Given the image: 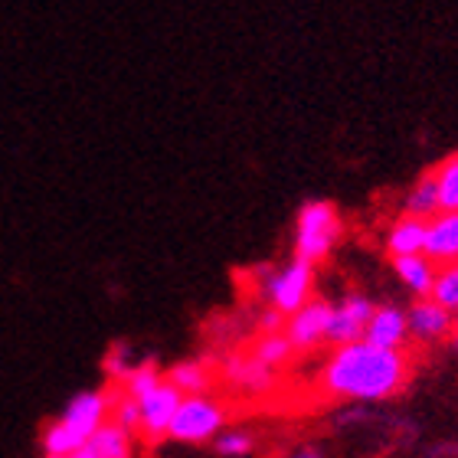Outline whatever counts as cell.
I'll return each instance as SVG.
<instances>
[{
  "label": "cell",
  "mask_w": 458,
  "mask_h": 458,
  "mask_svg": "<svg viewBox=\"0 0 458 458\" xmlns=\"http://www.w3.org/2000/svg\"><path fill=\"white\" fill-rule=\"evenodd\" d=\"M410 383V357L403 347H380V344L351 341L337 344L321 370V386L335 400H390Z\"/></svg>",
  "instance_id": "6da1fadb"
},
{
  "label": "cell",
  "mask_w": 458,
  "mask_h": 458,
  "mask_svg": "<svg viewBox=\"0 0 458 458\" xmlns=\"http://www.w3.org/2000/svg\"><path fill=\"white\" fill-rule=\"evenodd\" d=\"M331 315H335V308L327 301H311V298L298 311H292L285 335L288 341L295 344V351H308V347H318L321 341H327Z\"/></svg>",
  "instance_id": "52a82bcc"
},
{
  "label": "cell",
  "mask_w": 458,
  "mask_h": 458,
  "mask_svg": "<svg viewBox=\"0 0 458 458\" xmlns=\"http://www.w3.org/2000/svg\"><path fill=\"white\" fill-rule=\"evenodd\" d=\"M187 393L181 386H174L171 380H161L148 396H141V436L148 442H161L167 439V429H171V420L181 400Z\"/></svg>",
  "instance_id": "8992f818"
},
{
  "label": "cell",
  "mask_w": 458,
  "mask_h": 458,
  "mask_svg": "<svg viewBox=\"0 0 458 458\" xmlns=\"http://www.w3.org/2000/svg\"><path fill=\"white\" fill-rule=\"evenodd\" d=\"M161 380L164 377L157 373L154 363H141V367H134V370L124 377V390L131 393L134 400H141V396H148V393H151Z\"/></svg>",
  "instance_id": "7402d4cb"
},
{
  "label": "cell",
  "mask_w": 458,
  "mask_h": 458,
  "mask_svg": "<svg viewBox=\"0 0 458 458\" xmlns=\"http://www.w3.org/2000/svg\"><path fill=\"white\" fill-rule=\"evenodd\" d=\"M373 315V305L367 301L363 295H351L344 298V305L335 308V315H331V327H327V341L335 344H351V341H360L367 335V321Z\"/></svg>",
  "instance_id": "30bf717a"
},
{
  "label": "cell",
  "mask_w": 458,
  "mask_h": 458,
  "mask_svg": "<svg viewBox=\"0 0 458 458\" xmlns=\"http://www.w3.org/2000/svg\"><path fill=\"white\" fill-rule=\"evenodd\" d=\"M436 183H439V200L442 210H458V154L436 167Z\"/></svg>",
  "instance_id": "ac0fdd59"
},
{
  "label": "cell",
  "mask_w": 458,
  "mask_h": 458,
  "mask_svg": "<svg viewBox=\"0 0 458 458\" xmlns=\"http://www.w3.org/2000/svg\"><path fill=\"white\" fill-rule=\"evenodd\" d=\"M426 223L422 216H400V220L393 223L390 236H386V249H390V256H412V252H422L426 249Z\"/></svg>",
  "instance_id": "5bb4252c"
},
{
  "label": "cell",
  "mask_w": 458,
  "mask_h": 458,
  "mask_svg": "<svg viewBox=\"0 0 458 458\" xmlns=\"http://www.w3.org/2000/svg\"><path fill=\"white\" fill-rule=\"evenodd\" d=\"M112 422H118L124 432H141V403L134 400L131 393L122 390L118 396H112Z\"/></svg>",
  "instance_id": "d6986e66"
},
{
  "label": "cell",
  "mask_w": 458,
  "mask_h": 458,
  "mask_svg": "<svg viewBox=\"0 0 458 458\" xmlns=\"http://www.w3.org/2000/svg\"><path fill=\"white\" fill-rule=\"evenodd\" d=\"M311 285H315V266L295 256L292 266H285L268 282L272 308H278L282 315H292V311H298L311 298Z\"/></svg>",
  "instance_id": "5b68a950"
},
{
  "label": "cell",
  "mask_w": 458,
  "mask_h": 458,
  "mask_svg": "<svg viewBox=\"0 0 458 458\" xmlns=\"http://www.w3.org/2000/svg\"><path fill=\"white\" fill-rule=\"evenodd\" d=\"M439 210H442V200H439V183H436V174H426V177L416 181V187H412L410 197H406V213L429 220V216H436Z\"/></svg>",
  "instance_id": "9a60e30c"
},
{
  "label": "cell",
  "mask_w": 458,
  "mask_h": 458,
  "mask_svg": "<svg viewBox=\"0 0 458 458\" xmlns=\"http://www.w3.org/2000/svg\"><path fill=\"white\" fill-rule=\"evenodd\" d=\"M363 337L380 344V347H403L410 337V318L403 315L400 308H373Z\"/></svg>",
  "instance_id": "7c38bea8"
},
{
  "label": "cell",
  "mask_w": 458,
  "mask_h": 458,
  "mask_svg": "<svg viewBox=\"0 0 458 458\" xmlns=\"http://www.w3.org/2000/svg\"><path fill=\"white\" fill-rule=\"evenodd\" d=\"M167 380H171L174 386H181L183 393H207V386H210V370H207V363H200V360H183L167 373Z\"/></svg>",
  "instance_id": "e0dca14e"
},
{
  "label": "cell",
  "mask_w": 458,
  "mask_h": 458,
  "mask_svg": "<svg viewBox=\"0 0 458 458\" xmlns=\"http://www.w3.org/2000/svg\"><path fill=\"white\" fill-rule=\"evenodd\" d=\"M393 268L412 295H432V285H436V276H439V266L432 262L426 252H412V256H393Z\"/></svg>",
  "instance_id": "8fae6325"
},
{
  "label": "cell",
  "mask_w": 458,
  "mask_h": 458,
  "mask_svg": "<svg viewBox=\"0 0 458 458\" xmlns=\"http://www.w3.org/2000/svg\"><path fill=\"white\" fill-rule=\"evenodd\" d=\"M216 452L220 455H233V458H242V455H249L252 452V436L249 432H239V429H233V432H220L216 436Z\"/></svg>",
  "instance_id": "603a6c76"
},
{
  "label": "cell",
  "mask_w": 458,
  "mask_h": 458,
  "mask_svg": "<svg viewBox=\"0 0 458 458\" xmlns=\"http://www.w3.org/2000/svg\"><path fill=\"white\" fill-rule=\"evenodd\" d=\"M106 370L112 373L114 380H124V377L134 370V363L128 360V351H124V347H114V351L108 353V357H106Z\"/></svg>",
  "instance_id": "cb8c5ba5"
},
{
  "label": "cell",
  "mask_w": 458,
  "mask_h": 458,
  "mask_svg": "<svg viewBox=\"0 0 458 458\" xmlns=\"http://www.w3.org/2000/svg\"><path fill=\"white\" fill-rule=\"evenodd\" d=\"M452 344H455V351H458V327L452 331Z\"/></svg>",
  "instance_id": "d4e9b609"
},
{
  "label": "cell",
  "mask_w": 458,
  "mask_h": 458,
  "mask_svg": "<svg viewBox=\"0 0 458 458\" xmlns=\"http://www.w3.org/2000/svg\"><path fill=\"white\" fill-rule=\"evenodd\" d=\"M272 377V367L259 360L256 353L252 357H239V360L229 363V380H236L239 386H246V390H262Z\"/></svg>",
  "instance_id": "2e32d148"
},
{
  "label": "cell",
  "mask_w": 458,
  "mask_h": 458,
  "mask_svg": "<svg viewBox=\"0 0 458 458\" xmlns=\"http://www.w3.org/2000/svg\"><path fill=\"white\" fill-rule=\"evenodd\" d=\"M432 298L442 301L445 308H452V311H458V262L439 268L436 285H432Z\"/></svg>",
  "instance_id": "44dd1931"
},
{
  "label": "cell",
  "mask_w": 458,
  "mask_h": 458,
  "mask_svg": "<svg viewBox=\"0 0 458 458\" xmlns=\"http://www.w3.org/2000/svg\"><path fill=\"white\" fill-rule=\"evenodd\" d=\"M337 236H341V216L327 200H311L298 210L295 223V256L318 266L331 256Z\"/></svg>",
  "instance_id": "3957f363"
},
{
  "label": "cell",
  "mask_w": 458,
  "mask_h": 458,
  "mask_svg": "<svg viewBox=\"0 0 458 458\" xmlns=\"http://www.w3.org/2000/svg\"><path fill=\"white\" fill-rule=\"evenodd\" d=\"M131 455V432L108 420L102 429L89 436V442L76 452V458H128Z\"/></svg>",
  "instance_id": "4fadbf2b"
},
{
  "label": "cell",
  "mask_w": 458,
  "mask_h": 458,
  "mask_svg": "<svg viewBox=\"0 0 458 458\" xmlns=\"http://www.w3.org/2000/svg\"><path fill=\"white\" fill-rule=\"evenodd\" d=\"M112 420V396L106 390H86L72 396L53 426L43 432V455L47 458H76V452L89 442V436Z\"/></svg>",
  "instance_id": "7a4b0ae2"
},
{
  "label": "cell",
  "mask_w": 458,
  "mask_h": 458,
  "mask_svg": "<svg viewBox=\"0 0 458 458\" xmlns=\"http://www.w3.org/2000/svg\"><path fill=\"white\" fill-rule=\"evenodd\" d=\"M406 318H410V335H416L420 341H442L455 331V311L432 295L420 298Z\"/></svg>",
  "instance_id": "ba28073f"
},
{
  "label": "cell",
  "mask_w": 458,
  "mask_h": 458,
  "mask_svg": "<svg viewBox=\"0 0 458 458\" xmlns=\"http://www.w3.org/2000/svg\"><path fill=\"white\" fill-rule=\"evenodd\" d=\"M226 426V410L213 400L210 393H187L177 406L167 429V439L187 442V445H203L220 436V429Z\"/></svg>",
  "instance_id": "277c9868"
},
{
  "label": "cell",
  "mask_w": 458,
  "mask_h": 458,
  "mask_svg": "<svg viewBox=\"0 0 458 458\" xmlns=\"http://www.w3.org/2000/svg\"><path fill=\"white\" fill-rule=\"evenodd\" d=\"M292 351H295V344L288 341V335H278V331H272V335L266 337V341H259L256 347V357L266 367H272V370H278L282 363L292 357Z\"/></svg>",
  "instance_id": "ffe728a7"
},
{
  "label": "cell",
  "mask_w": 458,
  "mask_h": 458,
  "mask_svg": "<svg viewBox=\"0 0 458 458\" xmlns=\"http://www.w3.org/2000/svg\"><path fill=\"white\" fill-rule=\"evenodd\" d=\"M426 256L436 266L458 262V210H439L426 223Z\"/></svg>",
  "instance_id": "9c48e42d"
}]
</instances>
